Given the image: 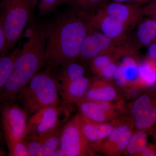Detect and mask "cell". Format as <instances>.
Returning <instances> with one entry per match:
<instances>
[{
    "label": "cell",
    "instance_id": "1",
    "mask_svg": "<svg viewBox=\"0 0 156 156\" xmlns=\"http://www.w3.org/2000/svg\"><path fill=\"white\" fill-rule=\"evenodd\" d=\"M89 14L76 9L47 25L45 66L54 72L80 57L81 46L92 29Z\"/></svg>",
    "mask_w": 156,
    "mask_h": 156
},
{
    "label": "cell",
    "instance_id": "9",
    "mask_svg": "<svg viewBox=\"0 0 156 156\" xmlns=\"http://www.w3.org/2000/svg\"><path fill=\"white\" fill-rule=\"evenodd\" d=\"M58 106L45 108L30 117L23 138L42 136L61 126Z\"/></svg>",
    "mask_w": 156,
    "mask_h": 156
},
{
    "label": "cell",
    "instance_id": "10",
    "mask_svg": "<svg viewBox=\"0 0 156 156\" xmlns=\"http://www.w3.org/2000/svg\"><path fill=\"white\" fill-rule=\"evenodd\" d=\"M126 42L113 40L99 31L91 29L83 42L79 58L90 62L98 55Z\"/></svg>",
    "mask_w": 156,
    "mask_h": 156
},
{
    "label": "cell",
    "instance_id": "19",
    "mask_svg": "<svg viewBox=\"0 0 156 156\" xmlns=\"http://www.w3.org/2000/svg\"><path fill=\"white\" fill-rule=\"evenodd\" d=\"M53 73L59 90L71 82L85 76L83 66L76 60L59 66Z\"/></svg>",
    "mask_w": 156,
    "mask_h": 156
},
{
    "label": "cell",
    "instance_id": "26",
    "mask_svg": "<svg viewBox=\"0 0 156 156\" xmlns=\"http://www.w3.org/2000/svg\"><path fill=\"white\" fill-rule=\"evenodd\" d=\"M41 15H48L53 12L59 5L58 0H37Z\"/></svg>",
    "mask_w": 156,
    "mask_h": 156
},
{
    "label": "cell",
    "instance_id": "27",
    "mask_svg": "<svg viewBox=\"0 0 156 156\" xmlns=\"http://www.w3.org/2000/svg\"><path fill=\"white\" fill-rule=\"evenodd\" d=\"M144 15L156 19V0H150L143 6Z\"/></svg>",
    "mask_w": 156,
    "mask_h": 156
},
{
    "label": "cell",
    "instance_id": "4",
    "mask_svg": "<svg viewBox=\"0 0 156 156\" xmlns=\"http://www.w3.org/2000/svg\"><path fill=\"white\" fill-rule=\"evenodd\" d=\"M37 5V0H2L0 21L2 23L7 38L3 55L13 50L19 41Z\"/></svg>",
    "mask_w": 156,
    "mask_h": 156
},
{
    "label": "cell",
    "instance_id": "14",
    "mask_svg": "<svg viewBox=\"0 0 156 156\" xmlns=\"http://www.w3.org/2000/svg\"><path fill=\"white\" fill-rule=\"evenodd\" d=\"M112 82L99 77L91 81L88 92L80 102L86 101L119 100V94Z\"/></svg>",
    "mask_w": 156,
    "mask_h": 156
},
{
    "label": "cell",
    "instance_id": "30",
    "mask_svg": "<svg viewBox=\"0 0 156 156\" xmlns=\"http://www.w3.org/2000/svg\"><path fill=\"white\" fill-rule=\"evenodd\" d=\"M147 48V58L156 62V43L151 44Z\"/></svg>",
    "mask_w": 156,
    "mask_h": 156
},
{
    "label": "cell",
    "instance_id": "15",
    "mask_svg": "<svg viewBox=\"0 0 156 156\" xmlns=\"http://www.w3.org/2000/svg\"><path fill=\"white\" fill-rule=\"evenodd\" d=\"M115 119L111 122H96L80 114L81 129L90 146L100 142L110 134L115 125Z\"/></svg>",
    "mask_w": 156,
    "mask_h": 156
},
{
    "label": "cell",
    "instance_id": "33",
    "mask_svg": "<svg viewBox=\"0 0 156 156\" xmlns=\"http://www.w3.org/2000/svg\"><path fill=\"white\" fill-rule=\"evenodd\" d=\"M58 4L60 5V4H62V3H66L72 4L74 0H58Z\"/></svg>",
    "mask_w": 156,
    "mask_h": 156
},
{
    "label": "cell",
    "instance_id": "8",
    "mask_svg": "<svg viewBox=\"0 0 156 156\" xmlns=\"http://www.w3.org/2000/svg\"><path fill=\"white\" fill-rule=\"evenodd\" d=\"M136 51L128 53L120 59L112 81L118 88L127 92H136L142 89L139 81V60Z\"/></svg>",
    "mask_w": 156,
    "mask_h": 156
},
{
    "label": "cell",
    "instance_id": "23",
    "mask_svg": "<svg viewBox=\"0 0 156 156\" xmlns=\"http://www.w3.org/2000/svg\"><path fill=\"white\" fill-rule=\"evenodd\" d=\"M21 48H17L7 54L1 56L0 58V88H3L9 79L13 70L15 60Z\"/></svg>",
    "mask_w": 156,
    "mask_h": 156
},
{
    "label": "cell",
    "instance_id": "5",
    "mask_svg": "<svg viewBox=\"0 0 156 156\" xmlns=\"http://www.w3.org/2000/svg\"><path fill=\"white\" fill-rule=\"evenodd\" d=\"M59 147L65 156L96 155L82 131L80 112L62 128Z\"/></svg>",
    "mask_w": 156,
    "mask_h": 156
},
{
    "label": "cell",
    "instance_id": "29",
    "mask_svg": "<svg viewBox=\"0 0 156 156\" xmlns=\"http://www.w3.org/2000/svg\"><path fill=\"white\" fill-rule=\"evenodd\" d=\"M156 156V145L150 144L147 145L146 147L140 153L138 156Z\"/></svg>",
    "mask_w": 156,
    "mask_h": 156
},
{
    "label": "cell",
    "instance_id": "31",
    "mask_svg": "<svg viewBox=\"0 0 156 156\" xmlns=\"http://www.w3.org/2000/svg\"><path fill=\"white\" fill-rule=\"evenodd\" d=\"M113 2L124 3H135L144 5L148 2L150 0H112Z\"/></svg>",
    "mask_w": 156,
    "mask_h": 156
},
{
    "label": "cell",
    "instance_id": "21",
    "mask_svg": "<svg viewBox=\"0 0 156 156\" xmlns=\"http://www.w3.org/2000/svg\"><path fill=\"white\" fill-rule=\"evenodd\" d=\"M136 39L138 44L144 47L156 43V19L148 18L140 20L136 30Z\"/></svg>",
    "mask_w": 156,
    "mask_h": 156
},
{
    "label": "cell",
    "instance_id": "17",
    "mask_svg": "<svg viewBox=\"0 0 156 156\" xmlns=\"http://www.w3.org/2000/svg\"><path fill=\"white\" fill-rule=\"evenodd\" d=\"M91 83L89 79L83 77L62 87L59 94L66 103L77 104L87 94Z\"/></svg>",
    "mask_w": 156,
    "mask_h": 156
},
{
    "label": "cell",
    "instance_id": "7",
    "mask_svg": "<svg viewBox=\"0 0 156 156\" xmlns=\"http://www.w3.org/2000/svg\"><path fill=\"white\" fill-rule=\"evenodd\" d=\"M136 130L147 131L156 124V88L149 89L128 106Z\"/></svg>",
    "mask_w": 156,
    "mask_h": 156
},
{
    "label": "cell",
    "instance_id": "2",
    "mask_svg": "<svg viewBox=\"0 0 156 156\" xmlns=\"http://www.w3.org/2000/svg\"><path fill=\"white\" fill-rule=\"evenodd\" d=\"M47 25L35 24L17 56L11 75L1 89V99L13 100L45 66Z\"/></svg>",
    "mask_w": 156,
    "mask_h": 156
},
{
    "label": "cell",
    "instance_id": "12",
    "mask_svg": "<svg viewBox=\"0 0 156 156\" xmlns=\"http://www.w3.org/2000/svg\"><path fill=\"white\" fill-rule=\"evenodd\" d=\"M90 23L92 29L99 31L110 38L121 41H127L129 29L116 18L99 10L91 16Z\"/></svg>",
    "mask_w": 156,
    "mask_h": 156
},
{
    "label": "cell",
    "instance_id": "3",
    "mask_svg": "<svg viewBox=\"0 0 156 156\" xmlns=\"http://www.w3.org/2000/svg\"><path fill=\"white\" fill-rule=\"evenodd\" d=\"M59 94L54 73L46 68L44 71L39 72L16 98L30 117L42 109L58 105Z\"/></svg>",
    "mask_w": 156,
    "mask_h": 156
},
{
    "label": "cell",
    "instance_id": "18",
    "mask_svg": "<svg viewBox=\"0 0 156 156\" xmlns=\"http://www.w3.org/2000/svg\"><path fill=\"white\" fill-rule=\"evenodd\" d=\"M80 113L87 119L98 123L109 122L116 119L119 114L107 112L96 101H82L77 104Z\"/></svg>",
    "mask_w": 156,
    "mask_h": 156
},
{
    "label": "cell",
    "instance_id": "6",
    "mask_svg": "<svg viewBox=\"0 0 156 156\" xmlns=\"http://www.w3.org/2000/svg\"><path fill=\"white\" fill-rule=\"evenodd\" d=\"M115 128L110 134L100 142L91 145L95 151L100 152L105 155L118 156L124 154L134 128L131 119H115Z\"/></svg>",
    "mask_w": 156,
    "mask_h": 156
},
{
    "label": "cell",
    "instance_id": "25",
    "mask_svg": "<svg viewBox=\"0 0 156 156\" xmlns=\"http://www.w3.org/2000/svg\"><path fill=\"white\" fill-rule=\"evenodd\" d=\"M110 0H74L72 5L76 9L89 14H95L101 7L108 2Z\"/></svg>",
    "mask_w": 156,
    "mask_h": 156
},
{
    "label": "cell",
    "instance_id": "28",
    "mask_svg": "<svg viewBox=\"0 0 156 156\" xmlns=\"http://www.w3.org/2000/svg\"><path fill=\"white\" fill-rule=\"evenodd\" d=\"M7 38L2 23L0 21V52L1 55H3L5 50Z\"/></svg>",
    "mask_w": 156,
    "mask_h": 156
},
{
    "label": "cell",
    "instance_id": "16",
    "mask_svg": "<svg viewBox=\"0 0 156 156\" xmlns=\"http://www.w3.org/2000/svg\"><path fill=\"white\" fill-rule=\"evenodd\" d=\"M28 115L20 106L8 105L2 112V120L9 125L12 131L23 139L25 135Z\"/></svg>",
    "mask_w": 156,
    "mask_h": 156
},
{
    "label": "cell",
    "instance_id": "13",
    "mask_svg": "<svg viewBox=\"0 0 156 156\" xmlns=\"http://www.w3.org/2000/svg\"><path fill=\"white\" fill-rule=\"evenodd\" d=\"M61 126L42 136L23 138L31 156H51L60 145Z\"/></svg>",
    "mask_w": 156,
    "mask_h": 156
},
{
    "label": "cell",
    "instance_id": "20",
    "mask_svg": "<svg viewBox=\"0 0 156 156\" xmlns=\"http://www.w3.org/2000/svg\"><path fill=\"white\" fill-rule=\"evenodd\" d=\"M2 128L9 156H31L23 138L14 133L3 120Z\"/></svg>",
    "mask_w": 156,
    "mask_h": 156
},
{
    "label": "cell",
    "instance_id": "32",
    "mask_svg": "<svg viewBox=\"0 0 156 156\" xmlns=\"http://www.w3.org/2000/svg\"><path fill=\"white\" fill-rule=\"evenodd\" d=\"M51 156H65V154L60 147L56 149Z\"/></svg>",
    "mask_w": 156,
    "mask_h": 156
},
{
    "label": "cell",
    "instance_id": "22",
    "mask_svg": "<svg viewBox=\"0 0 156 156\" xmlns=\"http://www.w3.org/2000/svg\"><path fill=\"white\" fill-rule=\"evenodd\" d=\"M139 81L142 89L156 86V62L147 58L139 62Z\"/></svg>",
    "mask_w": 156,
    "mask_h": 156
},
{
    "label": "cell",
    "instance_id": "24",
    "mask_svg": "<svg viewBox=\"0 0 156 156\" xmlns=\"http://www.w3.org/2000/svg\"><path fill=\"white\" fill-rule=\"evenodd\" d=\"M147 131L136 130L131 137L124 154L127 156H138L147 145Z\"/></svg>",
    "mask_w": 156,
    "mask_h": 156
},
{
    "label": "cell",
    "instance_id": "11",
    "mask_svg": "<svg viewBox=\"0 0 156 156\" xmlns=\"http://www.w3.org/2000/svg\"><path fill=\"white\" fill-rule=\"evenodd\" d=\"M98 10L116 18L129 29L137 24L144 16L143 5L135 3L108 2Z\"/></svg>",
    "mask_w": 156,
    "mask_h": 156
}]
</instances>
